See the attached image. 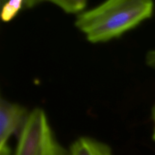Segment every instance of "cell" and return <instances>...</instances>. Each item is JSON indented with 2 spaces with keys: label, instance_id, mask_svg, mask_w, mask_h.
Returning a JSON list of instances; mask_svg holds the SVG:
<instances>
[{
  "label": "cell",
  "instance_id": "cell-7",
  "mask_svg": "<svg viewBox=\"0 0 155 155\" xmlns=\"http://www.w3.org/2000/svg\"><path fill=\"white\" fill-rule=\"evenodd\" d=\"M146 64L148 66L155 70V50H152L146 54Z\"/></svg>",
  "mask_w": 155,
  "mask_h": 155
},
{
  "label": "cell",
  "instance_id": "cell-6",
  "mask_svg": "<svg viewBox=\"0 0 155 155\" xmlns=\"http://www.w3.org/2000/svg\"><path fill=\"white\" fill-rule=\"evenodd\" d=\"M55 5L68 14L79 15L83 11L87 5V0H44Z\"/></svg>",
  "mask_w": 155,
  "mask_h": 155
},
{
  "label": "cell",
  "instance_id": "cell-2",
  "mask_svg": "<svg viewBox=\"0 0 155 155\" xmlns=\"http://www.w3.org/2000/svg\"><path fill=\"white\" fill-rule=\"evenodd\" d=\"M13 155H70V151L57 140L45 112L37 107L20 130Z\"/></svg>",
  "mask_w": 155,
  "mask_h": 155
},
{
  "label": "cell",
  "instance_id": "cell-1",
  "mask_svg": "<svg viewBox=\"0 0 155 155\" xmlns=\"http://www.w3.org/2000/svg\"><path fill=\"white\" fill-rule=\"evenodd\" d=\"M154 8V0H105L77 15L75 26L89 42H106L151 18Z\"/></svg>",
  "mask_w": 155,
  "mask_h": 155
},
{
  "label": "cell",
  "instance_id": "cell-5",
  "mask_svg": "<svg viewBox=\"0 0 155 155\" xmlns=\"http://www.w3.org/2000/svg\"><path fill=\"white\" fill-rule=\"evenodd\" d=\"M24 8H25V0H6L2 4V20L5 23L12 21Z\"/></svg>",
  "mask_w": 155,
  "mask_h": 155
},
{
  "label": "cell",
  "instance_id": "cell-9",
  "mask_svg": "<svg viewBox=\"0 0 155 155\" xmlns=\"http://www.w3.org/2000/svg\"><path fill=\"white\" fill-rule=\"evenodd\" d=\"M152 120L154 122V132H153V140L155 142V105L152 109Z\"/></svg>",
  "mask_w": 155,
  "mask_h": 155
},
{
  "label": "cell",
  "instance_id": "cell-3",
  "mask_svg": "<svg viewBox=\"0 0 155 155\" xmlns=\"http://www.w3.org/2000/svg\"><path fill=\"white\" fill-rule=\"evenodd\" d=\"M27 109L17 103L1 99L0 102V155H12L9 140L22 129L27 116Z\"/></svg>",
  "mask_w": 155,
  "mask_h": 155
},
{
  "label": "cell",
  "instance_id": "cell-4",
  "mask_svg": "<svg viewBox=\"0 0 155 155\" xmlns=\"http://www.w3.org/2000/svg\"><path fill=\"white\" fill-rule=\"evenodd\" d=\"M70 155H114L105 143L89 137H80L69 148Z\"/></svg>",
  "mask_w": 155,
  "mask_h": 155
},
{
  "label": "cell",
  "instance_id": "cell-8",
  "mask_svg": "<svg viewBox=\"0 0 155 155\" xmlns=\"http://www.w3.org/2000/svg\"><path fill=\"white\" fill-rule=\"evenodd\" d=\"M5 1L6 0H1V3L3 4ZM43 2L44 0H25V8H31Z\"/></svg>",
  "mask_w": 155,
  "mask_h": 155
}]
</instances>
